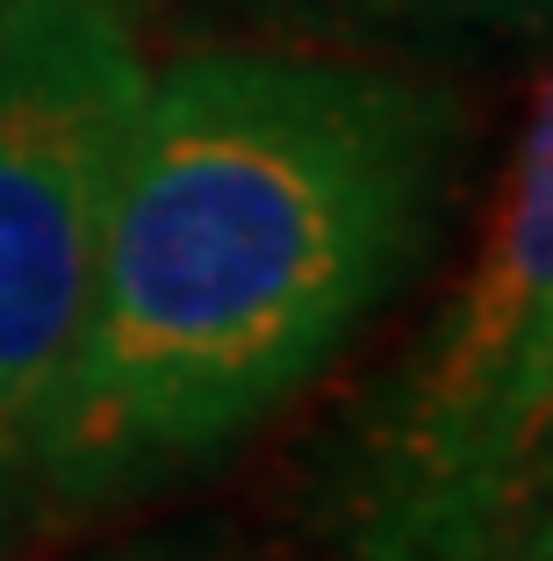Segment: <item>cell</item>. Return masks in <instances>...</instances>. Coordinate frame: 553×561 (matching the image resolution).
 Here are the masks:
<instances>
[{
    "instance_id": "cell-3",
    "label": "cell",
    "mask_w": 553,
    "mask_h": 561,
    "mask_svg": "<svg viewBox=\"0 0 553 561\" xmlns=\"http://www.w3.org/2000/svg\"><path fill=\"white\" fill-rule=\"evenodd\" d=\"M145 87L115 0H0V504L80 353Z\"/></svg>"
},
{
    "instance_id": "cell-4",
    "label": "cell",
    "mask_w": 553,
    "mask_h": 561,
    "mask_svg": "<svg viewBox=\"0 0 553 561\" xmlns=\"http://www.w3.org/2000/svg\"><path fill=\"white\" fill-rule=\"evenodd\" d=\"M230 8L310 36H482L546 15V0H230Z\"/></svg>"
},
{
    "instance_id": "cell-5",
    "label": "cell",
    "mask_w": 553,
    "mask_h": 561,
    "mask_svg": "<svg viewBox=\"0 0 553 561\" xmlns=\"http://www.w3.org/2000/svg\"><path fill=\"white\" fill-rule=\"evenodd\" d=\"M101 561H266V554H244V547H180V540H151V547H115Z\"/></svg>"
},
{
    "instance_id": "cell-2",
    "label": "cell",
    "mask_w": 553,
    "mask_h": 561,
    "mask_svg": "<svg viewBox=\"0 0 553 561\" xmlns=\"http://www.w3.org/2000/svg\"><path fill=\"white\" fill-rule=\"evenodd\" d=\"M553 417V116L532 87L474 260L359 425L353 561H510L539 533Z\"/></svg>"
},
{
    "instance_id": "cell-1",
    "label": "cell",
    "mask_w": 553,
    "mask_h": 561,
    "mask_svg": "<svg viewBox=\"0 0 553 561\" xmlns=\"http://www.w3.org/2000/svg\"><path fill=\"white\" fill-rule=\"evenodd\" d=\"M453 159L460 101L410 72L310 50L151 72L36 476L130 496L266 425L417 274Z\"/></svg>"
}]
</instances>
